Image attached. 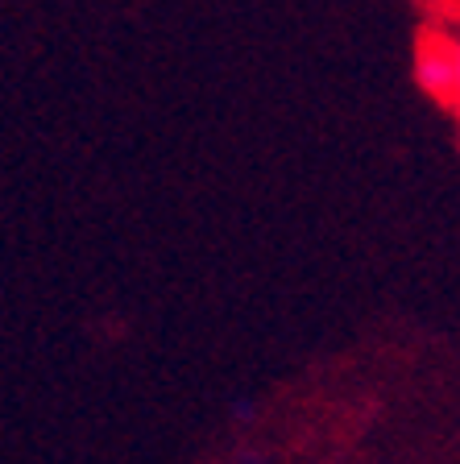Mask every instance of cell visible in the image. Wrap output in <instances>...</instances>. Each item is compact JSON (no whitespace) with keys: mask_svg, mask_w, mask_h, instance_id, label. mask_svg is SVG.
<instances>
[{"mask_svg":"<svg viewBox=\"0 0 460 464\" xmlns=\"http://www.w3.org/2000/svg\"><path fill=\"white\" fill-rule=\"evenodd\" d=\"M415 79L427 96L456 104V54H452V38L440 29H423L419 46H415Z\"/></svg>","mask_w":460,"mask_h":464,"instance_id":"obj_1","label":"cell"},{"mask_svg":"<svg viewBox=\"0 0 460 464\" xmlns=\"http://www.w3.org/2000/svg\"><path fill=\"white\" fill-rule=\"evenodd\" d=\"M452 54H456V108H460V38H452Z\"/></svg>","mask_w":460,"mask_h":464,"instance_id":"obj_2","label":"cell"}]
</instances>
